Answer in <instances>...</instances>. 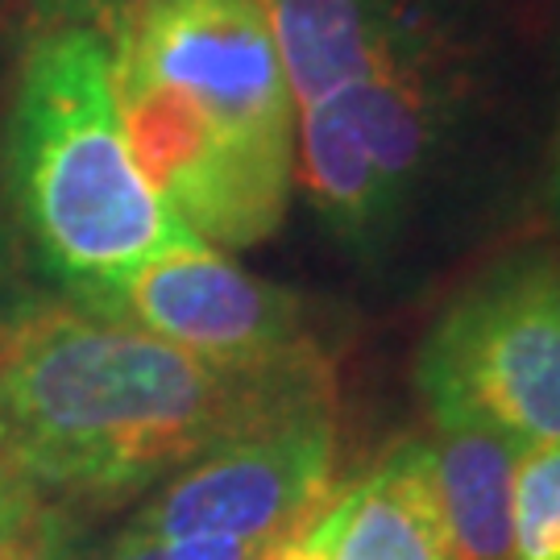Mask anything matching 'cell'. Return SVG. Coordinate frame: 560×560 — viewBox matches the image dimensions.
I'll list each match as a JSON object with an SVG mask.
<instances>
[{"label": "cell", "mask_w": 560, "mask_h": 560, "mask_svg": "<svg viewBox=\"0 0 560 560\" xmlns=\"http://www.w3.org/2000/svg\"><path fill=\"white\" fill-rule=\"evenodd\" d=\"M46 25H83L92 34L108 42V50L117 46L125 25L133 21L141 0H34Z\"/></svg>", "instance_id": "7c38bea8"}, {"label": "cell", "mask_w": 560, "mask_h": 560, "mask_svg": "<svg viewBox=\"0 0 560 560\" xmlns=\"http://www.w3.org/2000/svg\"><path fill=\"white\" fill-rule=\"evenodd\" d=\"M113 59L175 88L229 145L295 162V101L261 0H141Z\"/></svg>", "instance_id": "277c9868"}, {"label": "cell", "mask_w": 560, "mask_h": 560, "mask_svg": "<svg viewBox=\"0 0 560 560\" xmlns=\"http://www.w3.org/2000/svg\"><path fill=\"white\" fill-rule=\"evenodd\" d=\"M270 548L229 536H187V540L162 544V560H261Z\"/></svg>", "instance_id": "4fadbf2b"}, {"label": "cell", "mask_w": 560, "mask_h": 560, "mask_svg": "<svg viewBox=\"0 0 560 560\" xmlns=\"http://www.w3.org/2000/svg\"><path fill=\"white\" fill-rule=\"evenodd\" d=\"M92 560H162V540L150 527H141V523L133 520L125 532H117L113 540L104 544Z\"/></svg>", "instance_id": "9a60e30c"}, {"label": "cell", "mask_w": 560, "mask_h": 560, "mask_svg": "<svg viewBox=\"0 0 560 560\" xmlns=\"http://www.w3.org/2000/svg\"><path fill=\"white\" fill-rule=\"evenodd\" d=\"M436 423H490L523 448L560 444V279L548 261L469 287L420 353Z\"/></svg>", "instance_id": "3957f363"}, {"label": "cell", "mask_w": 560, "mask_h": 560, "mask_svg": "<svg viewBox=\"0 0 560 560\" xmlns=\"http://www.w3.org/2000/svg\"><path fill=\"white\" fill-rule=\"evenodd\" d=\"M261 9L300 108L399 67L378 0H261Z\"/></svg>", "instance_id": "9c48e42d"}, {"label": "cell", "mask_w": 560, "mask_h": 560, "mask_svg": "<svg viewBox=\"0 0 560 560\" xmlns=\"http://www.w3.org/2000/svg\"><path fill=\"white\" fill-rule=\"evenodd\" d=\"M332 502L328 402L229 441L183 465L138 515L162 544L187 536L275 548L303 536Z\"/></svg>", "instance_id": "5b68a950"}, {"label": "cell", "mask_w": 560, "mask_h": 560, "mask_svg": "<svg viewBox=\"0 0 560 560\" xmlns=\"http://www.w3.org/2000/svg\"><path fill=\"white\" fill-rule=\"evenodd\" d=\"M0 560H59V527H0Z\"/></svg>", "instance_id": "5bb4252c"}, {"label": "cell", "mask_w": 560, "mask_h": 560, "mask_svg": "<svg viewBox=\"0 0 560 560\" xmlns=\"http://www.w3.org/2000/svg\"><path fill=\"white\" fill-rule=\"evenodd\" d=\"M328 402L320 358L221 365L138 324L42 303L0 328V474L59 515Z\"/></svg>", "instance_id": "6da1fadb"}, {"label": "cell", "mask_w": 560, "mask_h": 560, "mask_svg": "<svg viewBox=\"0 0 560 560\" xmlns=\"http://www.w3.org/2000/svg\"><path fill=\"white\" fill-rule=\"evenodd\" d=\"M9 183L38 258L88 312H104L141 261L191 237L129 154L113 50L83 25H46L25 55Z\"/></svg>", "instance_id": "7a4b0ae2"}, {"label": "cell", "mask_w": 560, "mask_h": 560, "mask_svg": "<svg viewBox=\"0 0 560 560\" xmlns=\"http://www.w3.org/2000/svg\"><path fill=\"white\" fill-rule=\"evenodd\" d=\"M96 316L138 324L221 365H287L320 358L303 332L300 295L254 279L200 237L179 241L129 270Z\"/></svg>", "instance_id": "8992f818"}, {"label": "cell", "mask_w": 560, "mask_h": 560, "mask_svg": "<svg viewBox=\"0 0 560 560\" xmlns=\"http://www.w3.org/2000/svg\"><path fill=\"white\" fill-rule=\"evenodd\" d=\"M557 187H560V179H557Z\"/></svg>", "instance_id": "e0dca14e"}, {"label": "cell", "mask_w": 560, "mask_h": 560, "mask_svg": "<svg viewBox=\"0 0 560 560\" xmlns=\"http://www.w3.org/2000/svg\"><path fill=\"white\" fill-rule=\"evenodd\" d=\"M506 560H560V444L523 448Z\"/></svg>", "instance_id": "8fae6325"}, {"label": "cell", "mask_w": 560, "mask_h": 560, "mask_svg": "<svg viewBox=\"0 0 560 560\" xmlns=\"http://www.w3.org/2000/svg\"><path fill=\"white\" fill-rule=\"evenodd\" d=\"M428 150V108L399 67L307 104L303 191L345 241H374L399 217Z\"/></svg>", "instance_id": "52a82bcc"}, {"label": "cell", "mask_w": 560, "mask_h": 560, "mask_svg": "<svg viewBox=\"0 0 560 560\" xmlns=\"http://www.w3.org/2000/svg\"><path fill=\"white\" fill-rule=\"evenodd\" d=\"M261 560H328V557H324L320 548L307 540V536H295V540L275 544V548H270Z\"/></svg>", "instance_id": "2e32d148"}, {"label": "cell", "mask_w": 560, "mask_h": 560, "mask_svg": "<svg viewBox=\"0 0 560 560\" xmlns=\"http://www.w3.org/2000/svg\"><path fill=\"white\" fill-rule=\"evenodd\" d=\"M328 560H453L428 444H402L303 532Z\"/></svg>", "instance_id": "ba28073f"}, {"label": "cell", "mask_w": 560, "mask_h": 560, "mask_svg": "<svg viewBox=\"0 0 560 560\" xmlns=\"http://www.w3.org/2000/svg\"><path fill=\"white\" fill-rule=\"evenodd\" d=\"M523 444L490 423H436L428 444L453 560L511 557V502Z\"/></svg>", "instance_id": "30bf717a"}]
</instances>
